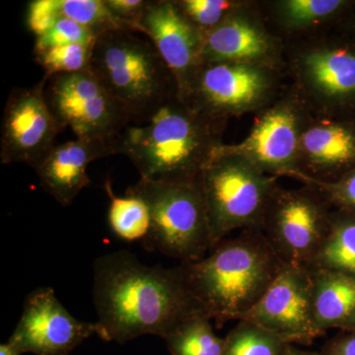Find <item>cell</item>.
<instances>
[{
    "label": "cell",
    "instance_id": "obj_12",
    "mask_svg": "<svg viewBox=\"0 0 355 355\" xmlns=\"http://www.w3.org/2000/svg\"><path fill=\"white\" fill-rule=\"evenodd\" d=\"M139 30L150 40L171 70L179 97L184 99L191 80L203 64L205 34L173 0H147Z\"/></svg>",
    "mask_w": 355,
    "mask_h": 355
},
{
    "label": "cell",
    "instance_id": "obj_24",
    "mask_svg": "<svg viewBox=\"0 0 355 355\" xmlns=\"http://www.w3.org/2000/svg\"><path fill=\"white\" fill-rule=\"evenodd\" d=\"M58 6L62 17L83 25L96 39L109 32H133L125 23L114 17L105 0H58Z\"/></svg>",
    "mask_w": 355,
    "mask_h": 355
},
{
    "label": "cell",
    "instance_id": "obj_26",
    "mask_svg": "<svg viewBox=\"0 0 355 355\" xmlns=\"http://www.w3.org/2000/svg\"><path fill=\"white\" fill-rule=\"evenodd\" d=\"M350 4L343 0H287L280 4V13L287 25L300 27L333 17Z\"/></svg>",
    "mask_w": 355,
    "mask_h": 355
},
{
    "label": "cell",
    "instance_id": "obj_20",
    "mask_svg": "<svg viewBox=\"0 0 355 355\" xmlns=\"http://www.w3.org/2000/svg\"><path fill=\"white\" fill-rule=\"evenodd\" d=\"M164 340L171 355H223L225 345L202 311L182 320Z\"/></svg>",
    "mask_w": 355,
    "mask_h": 355
},
{
    "label": "cell",
    "instance_id": "obj_6",
    "mask_svg": "<svg viewBox=\"0 0 355 355\" xmlns=\"http://www.w3.org/2000/svg\"><path fill=\"white\" fill-rule=\"evenodd\" d=\"M200 183L214 248L232 231L260 228L277 190L275 180L260 168L216 147L202 170Z\"/></svg>",
    "mask_w": 355,
    "mask_h": 355
},
{
    "label": "cell",
    "instance_id": "obj_27",
    "mask_svg": "<svg viewBox=\"0 0 355 355\" xmlns=\"http://www.w3.org/2000/svg\"><path fill=\"white\" fill-rule=\"evenodd\" d=\"M176 3L186 17L205 35L234 15L237 6L235 2L228 0H180Z\"/></svg>",
    "mask_w": 355,
    "mask_h": 355
},
{
    "label": "cell",
    "instance_id": "obj_34",
    "mask_svg": "<svg viewBox=\"0 0 355 355\" xmlns=\"http://www.w3.org/2000/svg\"><path fill=\"white\" fill-rule=\"evenodd\" d=\"M282 355H320L314 354V352H306V350L296 349L293 345H288L284 349Z\"/></svg>",
    "mask_w": 355,
    "mask_h": 355
},
{
    "label": "cell",
    "instance_id": "obj_9",
    "mask_svg": "<svg viewBox=\"0 0 355 355\" xmlns=\"http://www.w3.org/2000/svg\"><path fill=\"white\" fill-rule=\"evenodd\" d=\"M44 76L32 87L11 91L4 109L0 139L2 164H27L37 167L55 146L64 130L46 102Z\"/></svg>",
    "mask_w": 355,
    "mask_h": 355
},
{
    "label": "cell",
    "instance_id": "obj_10",
    "mask_svg": "<svg viewBox=\"0 0 355 355\" xmlns=\"http://www.w3.org/2000/svg\"><path fill=\"white\" fill-rule=\"evenodd\" d=\"M241 321L257 324L291 345L310 343L323 336L315 321L312 270L284 265Z\"/></svg>",
    "mask_w": 355,
    "mask_h": 355
},
{
    "label": "cell",
    "instance_id": "obj_5",
    "mask_svg": "<svg viewBox=\"0 0 355 355\" xmlns=\"http://www.w3.org/2000/svg\"><path fill=\"white\" fill-rule=\"evenodd\" d=\"M128 191L139 196L150 211L149 249L181 263L202 260L212 250L209 217L200 178L193 181L140 179Z\"/></svg>",
    "mask_w": 355,
    "mask_h": 355
},
{
    "label": "cell",
    "instance_id": "obj_3",
    "mask_svg": "<svg viewBox=\"0 0 355 355\" xmlns=\"http://www.w3.org/2000/svg\"><path fill=\"white\" fill-rule=\"evenodd\" d=\"M284 263L259 229L217 244L209 256L181 263L184 282L202 312L221 327L241 321Z\"/></svg>",
    "mask_w": 355,
    "mask_h": 355
},
{
    "label": "cell",
    "instance_id": "obj_11",
    "mask_svg": "<svg viewBox=\"0 0 355 355\" xmlns=\"http://www.w3.org/2000/svg\"><path fill=\"white\" fill-rule=\"evenodd\" d=\"M94 335L95 323L74 318L53 288L41 287L26 298L22 315L8 342L22 354L69 355Z\"/></svg>",
    "mask_w": 355,
    "mask_h": 355
},
{
    "label": "cell",
    "instance_id": "obj_21",
    "mask_svg": "<svg viewBox=\"0 0 355 355\" xmlns=\"http://www.w3.org/2000/svg\"><path fill=\"white\" fill-rule=\"evenodd\" d=\"M355 277V216L331 217L330 227L311 270Z\"/></svg>",
    "mask_w": 355,
    "mask_h": 355
},
{
    "label": "cell",
    "instance_id": "obj_33",
    "mask_svg": "<svg viewBox=\"0 0 355 355\" xmlns=\"http://www.w3.org/2000/svg\"><path fill=\"white\" fill-rule=\"evenodd\" d=\"M20 350L12 345V343L7 342L0 345V355H21Z\"/></svg>",
    "mask_w": 355,
    "mask_h": 355
},
{
    "label": "cell",
    "instance_id": "obj_31",
    "mask_svg": "<svg viewBox=\"0 0 355 355\" xmlns=\"http://www.w3.org/2000/svg\"><path fill=\"white\" fill-rule=\"evenodd\" d=\"M114 17L125 23L135 33L141 34L139 22L147 4V0H105Z\"/></svg>",
    "mask_w": 355,
    "mask_h": 355
},
{
    "label": "cell",
    "instance_id": "obj_8",
    "mask_svg": "<svg viewBox=\"0 0 355 355\" xmlns=\"http://www.w3.org/2000/svg\"><path fill=\"white\" fill-rule=\"evenodd\" d=\"M330 221L323 200L313 191L275 190L261 233L284 265L311 270Z\"/></svg>",
    "mask_w": 355,
    "mask_h": 355
},
{
    "label": "cell",
    "instance_id": "obj_17",
    "mask_svg": "<svg viewBox=\"0 0 355 355\" xmlns=\"http://www.w3.org/2000/svg\"><path fill=\"white\" fill-rule=\"evenodd\" d=\"M300 153L318 170L347 175L355 168V119L340 118L307 128L301 135Z\"/></svg>",
    "mask_w": 355,
    "mask_h": 355
},
{
    "label": "cell",
    "instance_id": "obj_2",
    "mask_svg": "<svg viewBox=\"0 0 355 355\" xmlns=\"http://www.w3.org/2000/svg\"><path fill=\"white\" fill-rule=\"evenodd\" d=\"M221 123L177 96L146 123L128 125L116 139V153L130 159L140 179L193 181L221 144Z\"/></svg>",
    "mask_w": 355,
    "mask_h": 355
},
{
    "label": "cell",
    "instance_id": "obj_25",
    "mask_svg": "<svg viewBox=\"0 0 355 355\" xmlns=\"http://www.w3.org/2000/svg\"><path fill=\"white\" fill-rule=\"evenodd\" d=\"M94 43L69 44L43 51H34L35 60L44 70V76L74 73L88 69Z\"/></svg>",
    "mask_w": 355,
    "mask_h": 355
},
{
    "label": "cell",
    "instance_id": "obj_16",
    "mask_svg": "<svg viewBox=\"0 0 355 355\" xmlns=\"http://www.w3.org/2000/svg\"><path fill=\"white\" fill-rule=\"evenodd\" d=\"M301 67L317 95L343 118L355 119V40L309 51Z\"/></svg>",
    "mask_w": 355,
    "mask_h": 355
},
{
    "label": "cell",
    "instance_id": "obj_13",
    "mask_svg": "<svg viewBox=\"0 0 355 355\" xmlns=\"http://www.w3.org/2000/svg\"><path fill=\"white\" fill-rule=\"evenodd\" d=\"M268 89L265 72L242 62L203 64L183 100L216 118L258 105Z\"/></svg>",
    "mask_w": 355,
    "mask_h": 355
},
{
    "label": "cell",
    "instance_id": "obj_22",
    "mask_svg": "<svg viewBox=\"0 0 355 355\" xmlns=\"http://www.w3.org/2000/svg\"><path fill=\"white\" fill-rule=\"evenodd\" d=\"M105 190L110 200L108 221L114 235L127 242L146 239L150 231V211L139 196L125 191L123 197L114 195L111 182L105 181Z\"/></svg>",
    "mask_w": 355,
    "mask_h": 355
},
{
    "label": "cell",
    "instance_id": "obj_15",
    "mask_svg": "<svg viewBox=\"0 0 355 355\" xmlns=\"http://www.w3.org/2000/svg\"><path fill=\"white\" fill-rule=\"evenodd\" d=\"M112 155H118L116 140L76 139L53 147L34 170L43 190L62 207H69L90 184L88 166Z\"/></svg>",
    "mask_w": 355,
    "mask_h": 355
},
{
    "label": "cell",
    "instance_id": "obj_7",
    "mask_svg": "<svg viewBox=\"0 0 355 355\" xmlns=\"http://www.w3.org/2000/svg\"><path fill=\"white\" fill-rule=\"evenodd\" d=\"M46 102L76 139L114 141L133 125L132 114L88 69L49 77Z\"/></svg>",
    "mask_w": 355,
    "mask_h": 355
},
{
    "label": "cell",
    "instance_id": "obj_30",
    "mask_svg": "<svg viewBox=\"0 0 355 355\" xmlns=\"http://www.w3.org/2000/svg\"><path fill=\"white\" fill-rule=\"evenodd\" d=\"M313 183L321 187L338 205L345 209L355 210V168L335 183L321 181H314Z\"/></svg>",
    "mask_w": 355,
    "mask_h": 355
},
{
    "label": "cell",
    "instance_id": "obj_19",
    "mask_svg": "<svg viewBox=\"0 0 355 355\" xmlns=\"http://www.w3.org/2000/svg\"><path fill=\"white\" fill-rule=\"evenodd\" d=\"M312 270L313 305L319 330L355 327V277L326 270Z\"/></svg>",
    "mask_w": 355,
    "mask_h": 355
},
{
    "label": "cell",
    "instance_id": "obj_29",
    "mask_svg": "<svg viewBox=\"0 0 355 355\" xmlns=\"http://www.w3.org/2000/svg\"><path fill=\"white\" fill-rule=\"evenodd\" d=\"M60 18L58 0H33L28 4L26 24L36 38L50 30Z\"/></svg>",
    "mask_w": 355,
    "mask_h": 355
},
{
    "label": "cell",
    "instance_id": "obj_28",
    "mask_svg": "<svg viewBox=\"0 0 355 355\" xmlns=\"http://www.w3.org/2000/svg\"><path fill=\"white\" fill-rule=\"evenodd\" d=\"M96 38L88 29L69 18H60L44 34L37 37L34 51H43L69 44L94 43Z\"/></svg>",
    "mask_w": 355,
    "mask_h": 355
},
{
    "label": "cell",
    "instance_id": "obj_14",
    "mask_svg": "<svg viewBox=\"0 0 355 355\" xmlns=\"http://www.w3.org/2000/svg\"><path fill=\"white\" fill-rule=\"evenodd\" d=\"M298 114L286 106L275 107L261 116L246 139L235 146H216L221 153L241 156L263 172L295 173L300 153Z\"/></svg>",
    "mask_w": 355,
    "mask_h": 355
},
{
    "label": "cell",
    "instance_id": "obj_23",
    "mask_svg": "<svg viewBox=\"0 0 355 355\" xmlns=\"http://www.w3.org/2000/svg\"><path fill=\"white\" fill-rule=\"evenodd\" d=\"M288 345L279 336L257 324L239 321L225 338L223 355H282Z\"/></svg>",
    "mask_w": 355,
    "mask_h": 355
},
{
    "label": "cell",
    "instance_id": "obj_18",
    "mask_svg": "<svg viewBox=\"0 0 355 355\" xmlns=\"http://www.w3.org/2000/svg\"><path fill=\"white\" fill-rule=\"evenodd\" d=\"M270 44L261 29L232 15L205 35L203 64L242 62L254 64L270 53Z\"/></svg>",
    "mask_w": 355,
    "mask_h": 355
},
{
    "label": "cell",
    "instance_id": "obj_1",
    "mask_svg": "<svg viewBox=\"0 0 355 355\" xmlns=\"http://www.w3.org/2000/svg\"><path fill=\"white\" fill-rule=\"evenodd\" d=\"M93 282L97 336L105 342L123 345L146 335L165 338L182 320L202 311L181 266H146L128 251L99 257Z\"/></svg>",
    "mask_w": 355,
    "mask_h": 355
},
{
    "label": "cell",
    "instance_id": "obj_4",
    "mask_svg": "<svg viewBox=\"0 0 355 355\" xmlns=\"http://www.w3.org/2000/svg\"><path fill=\"white\" fill-rule=\"evenodd\" d=\"M89 71L132 114L133 125L148 121L179 96L176 79L148 38L114 31L96 39Z\"/></svg>",
    "mask_w": 355,
    "mask_h": 355
},
{
    "label": "cell",
    "instance_id": "obj_32",
    "mask_svg": "<svg viewBox=\"0 0 355 355\" xmlns=\"http://www.w3.org/2000/svg\"><path fill=\"white\" fill-rule=\"evenodd\" d=\"M321 355H355V334L331 340Z\"/></svg>",
    "mask_w": 355,
    "mask_h": 355
}]
</instances>
